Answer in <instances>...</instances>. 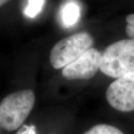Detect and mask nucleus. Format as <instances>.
Segmentation results:
<instances>
[{
  "label": "nucleus",
  "mask_w": 134,
  "mask_h": 134,
  "mask_svg": "<svg viewBox=\"0 0 134 134\" xmlns=\"http://www.w3.org/2000/svg\"><path fill=\"white\" fill-rule=\"evenodd\" d=\"M60 15L62 23L65 26H73L79 21L81 17L80 6L74 1H69L63 6Z\"/></svg>",
  "instance_id": "6"
},
{
  "label": "nucleus",
  "mask_w": 134,
  "mask_h": 134,
  "mask_svg": "<svg viewBox=\"0 0 134 134\" xmlns=\"http://www.w3.org/2000/svg\"><path fill=\"white\" fill-rule=\"evenodd\" d=\"M106 98L110 105L121 112L134 110V72L116 78L107 88Z\"/></svg>",
  "instance_id": "4"
},
{
  "label": "nucleus",
  "mask_w": 134,
  "mask_h": 134,
  "mask_svg": "<svg viewBox=\"0 0 134 134\" xmlns=\"http://www.w3.org/2000/svg\"><path fill=\"white\" fill-rule=\"evenodd\" d=\"M0 127H1V121H0Z\"/></svg>",
  "instance_id": "11"
},
{
  "label": "nucleus",
  "mask_w": 134,
  "mask_h": 134,
  "mask_svg": "<svg viewBox=\"0 0 134 134\" xmlns=\"http://www.w3.org/2000/svg\"><path fill=\"white\" fill-rule=\"evenodd\" d=\"M100 70L111 77L119 78L134 72V39L117 41L102 53Z\"/></svg>",
  "instance_id": "2"
},
{
  "label": "nucleus",
  "mask_w": 134,
  "mask_h": 134,
  "mask_svg": "<svg viewBox=\"0 0 134 134\" xmlns=\"http://www.w3.org/2000/svg\"><path fill=\"white\" fill-rule=\"evenodd\" d=\"M35 95L30 90L7 96L0 104L1 127L8 131L18 129L33 109Z\"/></svg>",
  "instance_id": "1"
},
{
  "label": "nucleus",
  "mask_w": 134,
  "mask_h": 134,
  "mask_svg": "<svg viewBox=\"0 0 134 134\" xmlns=\"http://www.w3.org/2000/svg\"><path fill=\"white\" fill-rule=\"evenodd\" d=\"M45 0H29V3L24 10L27 16L34 18L38 15L43 9Z\"/></svg>",
  "instance_id": "8"
},
{
  "label": "nucleus",
  "mask_w": 134,
  "mask_h": 134,
  "mask_svg": "<svg viewBox=\"0 0 134 134\" xmlns=\"http://www.w3.org/2000/svg\"><path fill=\"white\" fill-rule=\"evenodd\" d=\"M93 39L87 32H79L63 39L54 45L50 53V63L59 69L75 61L92 48Z\"/></svg>",
  "instance_id": "3"
},
{
  "label": "nucleus",
  "mask_w": 134,
  "mask_h": 134,
  "mask_svg": "<svg viewBox=\"0 0 134 134\" xmlns=\"http://www.w3.org/2000/svg\"><path fill=\"white\" fill-rule=\"evenodd\" d=\"M83 134H124L119 129L110 125H98Z\"/></svg>",
  "instance_id": "7"
},
{
  "label": "nucleus",
  "mask_w": 134,
  "mask_h": 134,
  "mask_svg": "<svg viewBox=\"0 0 134 134\" xmlns=\"http://www.w3.org/2000/svg\"><path fill=\"white\" fill-rule=\"evenodd\" d=\"M101 59L102 54L99 51L90 48L75 61L63 68V76L67 80L90 79L100 69Z\"/></svg>",
  "instance_id": "5"
},
{
  "label": "nucleus",
  "mask_w": 134,
  "mask_h": 134,
  "mask_svg": "<svg viewBox=\"0 0 134 134\" xmlns=\"http://www.w3.org/2000/svg\"><path fill=\"white\" fill-rule=\"evenodd\" d=\"M10 0H0V7H2V5H4L5 3H7Z\"/></svg>",
  "instance_id": "10"
},
{
  "label": "nucleus",
  "mask_w": 134,
  "mask_h": 134,
  "mask_svg": "<svg viewBox=\"0 0 134 134\" xmlns=\"http://www.w3.org/2000/svg\"><path fill=\"white\" fill-rule=\"evenodd\" d=\"M127 21V27L126 32L130 39H134V14L128 15L126 17Z\"/></svg>",
  "instance_id": "9"
}]
</instances>
